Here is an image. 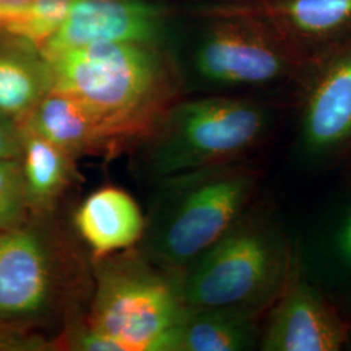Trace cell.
<instances>
[{"instance_id": "9c48e42d", "label": "cell", "mask_w": 351, "mask_h": 351, "mask_svg": "<svg viewBox=\"0 0 351 351\" xmlns=\"http://www.w3.org/2000/svg\"><path fill=\"white\" fill-rule=\"evenodd\" d=\"M194 71L213 85L252 86L284 75L287 60L263 39L226 27L202 42L194 55Z\"/></svg>"}, {"instance_id": "6da1fadb", "label": "cell", "mask_w": 351, "mask_h": 351, "mask_svg": "<svg viewBox=\"0 0 351 351\" xmlns=\"http://www.w3.org/2000/svg\"><path fill=\"white\" fill-rule=\"evenodd\" d=\"M93 287L91 258L59 208L0 233V349L58 350Z\"/></svg>"}, {"instance_id": "8fae6325", "label": "cell", "mask_w": 351, "mask_h": 351, "mask_svg": "<svg viewBox=\"0 0 351 351\" xmlns=\"http://www.w3.org/2000/svg\"><path fill=\"white\" fill-rule=\"evenodd\" d=\"M72 226L95 261L136 247L145 230V213L129 193L110 185L94 190L77 206Z\"/></svg>"}, {"instance_id": "5b68a950", "label": "cell", "mask_w": 351, "mask_h": 351, "mask_svg": "<svg viewBox=\"0 0 351 351\" xmlns=\"http://www.w3.org/2000/svg\"><path fill=\"white\" fill-rule=\"evenodd\" d=\"M267 129L263 110L243 99L213 97L182 101L164 111L134 143V169L158 181L221 164L254 150Z\"/></svg>"}, {"instance_id": "277c9868", "label": "cell", "mask_w": 351, "mask_h": 351, "mask_svg": "<svg viewBox=\"0 0 351 351\" xmlns=\"http://www.w3.org/2000/svg\"><path fill=\"white\" fill-rule=\"evenodd\" d=\"M94 287L86 323L119 351H177L188 313L181 274L136 247L91 261Z\"/></svg>"}, {"instance_id": "d6986e66", "label": "cell", "mask_w": 351, "mask_h": 351, "mask_svg": "<svg viewBox=\"0 0 351 351\" xmlns=\"http://www.w3.org/2000/svg\"><path fill=\"white\" fill-rule=\"evenodd\" d=\"M33 0H0V29H12L27 11Z\"/></svg>"}, {"instance_id": "ba28073f", "label": "cell", "mask_w": 351, "mask_h": 351, "mask_svg": "<svg viewBox=\"0 0 351 351\" xmlns=\"http://www.w3.org/2000/svg\"><path fill=\"white\" fill-rule=\"evenodd\" d=\"M162 10L147 0H73L42 52L101 42L149 45L160 37Z\"/></svg>"}, {"instance_id": "3957f363", "label": "cell", "mask_w": 351, "mask_h": 351, "mask_svg": "<svg viewBox=\"0 0 351 351\" xmlns=\"http://www.w3.org/2000/svg\"><path fill=\"white\" fill-rule=\"evenodd\" d=\"M259 182V169L243 160L158 181L136 249L182 274L250 207Z\"/></svg>"}, {"instance_id": "9a60e30c", "label": "cell", "mask_w": 351, "mask_h": 351, "mask_svg": "<svg viewBox=\"0 0 351 351\" xmlns=\"http://www.w3.org/2000/svg\"><path fill=\"white\" fill-rule=\"evenodd\" d=\"M285 13L298 30L323 36L351 20V0H289Z\"/></svg>"}, {"instance_id": "8992f818", "label": "cell", "mask_w": 351, "mask_h": 351, "mask_svg": "<svg viewBox=\"0 0 351 351\" xmlns=\"http://www.w3.org/2000/svg\"><path fill=\"white\" fill-rule=\"evenodd\" d=\"M295 250L267 208L250 206L182 271L189 307L234 306L264 315L284 288Z\"/></svg>"}, {"instance_id": "7c38bea8", "label": "cell", "mask_w": 351, "mask_h": 351, "mask_svg": "<svg viewBox=\"0 0 351 351\" xmlns=\"http://www.w3.org/2000/svg\"><path fill=\"white\" fill-rule=\"evenodd\" d=\"M308 150L330 154L351 141V51L332 64L316 84L303 117Z\"/></svg>"}, {"instance_id": "4fadbf2b", "label": "cell", "mask_w": 351, "mask_h": 351, "mask_svg": "<svg viewBox=\"0 0 351 351\" xmlns=\"http://www.w3.org/2000/svg\"><path fill=\"white\" fill-rule=\"evenodd\" d=\"M20 125L21 167L32 213L59 208L65 194L78 182L75 159L47 139Z\"/></svg>"}, {"instance_id": "52a82bcc", "label": "cell", "mask_w": 351, "mask_h": 351, "mask_svg": "<svg viewBox=\"0 0 351 351\" xmlns=\"http://www.w3.org/2000/svg\"><path fill=\"white\" fill-rule=\"evenodd\" d=\"M294 252L284 288L265 313L259 348L264 351H337L349 326L326 297L304 276Z\"/></svg>"}, {"instance_id": "ffe728a7", "label": "cell", "mask_w": 351, "mask_h": 351, "mask_svg": "<svg viewBox=\"0 0 351 351\" xmlns=\"http://www.w3.org/2000/svg\"><path fill=\"white\" fill-rule=\"evenodd\" d=\"M341 249L346 259L351 263V213L348 217L345 226L342 229V236H341Z\"/></svg>"}, {"instance_id": "e0dca14e", "label": "cell", "mask_w": 351, "mask_h": 351, "mask_svg": "<svg viewBox=\"0 0 351 351\" xmlns=\"http://www.w3.org/2000/svg\"><path fill=\"white\" fill-rule=\"evenodd\" d=\"M73 0H33L25 16L10 29L40 47L59 29Z\"/></svg>"}, {"instance_id": "ac0fdd59", "label": "cell", "mask_w": 351, "mask_h": 351, "mask_svg": "<svg viewBox=\"0 0 351 351\" xmlns=\"http://www.w3.org/2000/svg\"><path fill=\"white\" fill-rule=\"evenodd\" d=\"M21 156L20 125L8 116L0 113V159Z\"/></svg>"}, {"instance_id": "7a4b0ae2", "label": "cell", "mask_w": 351, "mask_h": 351, "mask_svg": "<svg viewBox=\"0 0 351 351\" xmlns=\"http://www.w3.org/2000/svg\"><path fill=\"white\" fill-rule=\"evenodd\" d=\"M42 55L52 88L99 116L123 150L132 149L168 108L175 90L165 64L149 45L101 42Z\"/></svg>"}, {"instance_id": "2e32d148", "label": "cell", "mask_w": 351, "mask_h": 351, "mask_svg": "<svg viewBox=\"0 0 351 351\" xmlns=\"http://www.w3.org/2000/svg\"><path fill=\"white\" fill-rule=\"evenodd\" d=\"M32 216L20 158L0 159V233L25 224Z\"/></svg>"}, {"instance_id": "30bf717a", "label": "cell", "mask_w": 351, "mask_h": 351, "mask_svg": "<svg viewBox=\"0 0 351 351\" xmlns=\"http://www.w3.org/2000/svg\"><path fill=\"white\" fill-rule=\"evenodd\" d=\"M19 124L75 160L84 156H114L123 151L99 116L75 97L56 88H51Z\"/></svg>"}, {"instance_id": "5bb4252c", "label": "cell", "mask_w": 351, "mask_h": 351, "mask_svg": "<svg viewBox=\"0 0 351 351\" xmlns=\"http://www.w3.org/2000/svg\"><path fill=\"white\" fill-rule=\"evenodd\" d=\"M234 306L189 307L177 351H245L259 346V317Z\"/></svg>"}]
</instances>
